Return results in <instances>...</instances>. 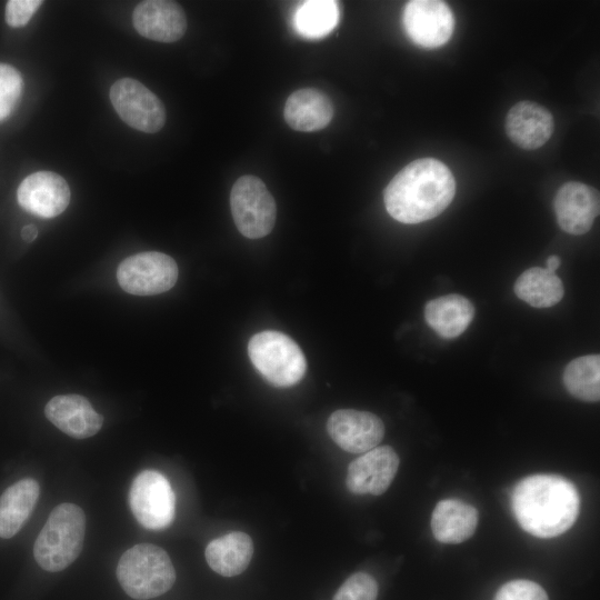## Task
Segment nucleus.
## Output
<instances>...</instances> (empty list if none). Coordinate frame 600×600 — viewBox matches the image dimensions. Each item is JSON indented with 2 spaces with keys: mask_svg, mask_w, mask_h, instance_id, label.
Segmentation results:
<instances>
[{
  "mask_svg": "<svg viewBox=\"0 0 600 600\" xmlns=\"http://www.w3.org/2000/svg\"><path fill=\"white\" fill-rule=\"evenodd\" d=\"M511 509L526 532L537 538H554L576 522L580 496L576 486L564 477L532 474L514 486Z\"/></svg>",
  "mask_w": 600,
  "mask_h": 600,
  "instance_id": "1",
  "label": "nucleus"
},
{
  "mask_svg": "<svg viewBox=\"0 0 600 600\" xmlns=\"http://www.w3.org/2000/svg\"><path fill=\"white\" fill-rule=\"evenodd\" d=\"M456 181L450 169L433 158L417 159L388 183L383 202L399 222L414 224L431 220L451 203Z\"/></svg>",
  "mask_w": 600,
  "mask_h": 600,
  "instance_id": "2",
  "label": "nucleus"
},
{
  "mask_svg": "<svg viewBox=\"0 0 600 600\" xmlns=\"http://www.w3.org/2000/svg\"><path fill=\"white\" fill-rule=\"evenodd\" d=\"M86 532V517L80 507L61 503L49 514L39 532L33 556L37 563L49 572L69 567L80 554Z\"/></svg>",
  "mask_w": 600,
  "mask_h": 600,
  "instance_id": "3",
  "label": "nucleus"
},
{
  "mask_svg": "<svg viewBox=\"0 0 600 600\" xmlns=\"http://www.w3.org/2000/svg\"><path fill=\"white\" fill-rule=\"evenodd\" d=\"M117 578L129 597L148 600L171 589L176 571L166 550L151 543H139L119 559Z\"/></svg>",
  "mask_w": 600,
  "mask_h": 600,
  "instance_id": "4",
  "label": "nucleus"
},
{
  "mask_svg": "<svg viewBox=\"0 0 600 600\" xmlns=\"http://www.w3.org/2000/svg\"><path fill=\"white\" fill-rule=\"evenodd\" d=\"M248 356L254 368L272 386L298 383L306 373L307 360L300 347L286 333L266 330L251 337Z\"/></svg>",
  "mask_w": 600,
  "mask_h": 600,
  "instance_id": "5",
  "label": "nucleus"
},
{
  "mask_svg": "<svg viewBox=\"0 0 600 600\" xmlns=\"http://www.w3.org/2000/svg\"><path fill=\"white\" fill-rule=\"evenodd\" d=\"M230 209L237 229L249 239L266 237L273 229L276 201L264 182L256 176H242L233 183Z\"/></svg>",
  "mask_w": 600,
  "mask_h": 600,
  "instance_id": "6",
  "label": "nucleus"
},
{
  "mask_svg": "<svg viewBox=\"0 0 600 600\" xmlns=\"http://www.w3.org/2000/svg\"><path fill=\"white\" fill-rule=\"evenodd\" d=\"M129 504L137 521L146 529L162 530L174 520V492L168 479L156 470H144L134 478Z\"/></svg>",
  "mask_w": 600,
  "mask_h": 600,
  "instance_id": "7",
  "label": "nucleus"
},
{
  "mask_svg": "<svg viewBox=\"0 0 600 600\" xmlns=\"http://www.w3.org/2000/svg\"><path fill=\"white\" fill-rule=\"evenodd\" d=\"M120 287L134 296H154L170 290L178 279V266L168 254L140 252L122 260L117 270Z\"/></svg>",
  "mask_w": 600,
  "mask_h": 600,
  "instance_id": "8",
  "label": "nucleus"
},
{
  "mask_svg": "<svg viewBox=\"0 0 600 600\" xmlns=\"http://www.w3.org/2000/svg\"><path fill=\"white\" fill-rule=\"evenodd\" d=\"M110 100L119 117L133 129L156 133L164 126L162 101L136 79L117 80L110 88Z\"/></svg>",
  "mask_w": 600,
  "mask_h": 600,
  "instance_id": "9",
  "label": "nucleus"
},
{
  "mask_svg": "<svg viewBox=\"0 0 600 600\" xmlns=\"http://www.w3.org/2000/svg\"><path fill=\"white\" fill-rule=\"evenodd\" d=\"M403 26L414 43L431 49L449 41L454 29V17L442 1L412 0L406 4Z\"/></svg>",
  "mask_w": 600,
  "mask_h": 600,
  "instance_id": "10",
  "label": "nucleus"
},
{
  "mask_svg": "<svg viewBox=\"0 0 600 600\" xmlns=\"http://www.w3.org/2000/svg\"><path fill=\"white\" fill-rule=\"evenodd\" d=\"M327 430L334 443L350 453H364L378 447L384 436V426L378 416L354 409L332 412Z\"/></svg>",
  "mask_w": 600,
  "mask_h": 600,
  "instance_id": "11",
  "label": "nucleus"
},
{
  "mask_svg": "<svg viewBox=\"0 0 600 600\" xmlns=\"http://www.w3.org/2000/svg\"><path fill=\"white\" fill-rule=\"evenodd\" d=\"M399 463V457L393 448L376 447L348 466L346 486L354 494L380 496L392 483Z\"/></svg>",
  "mask_w": 600,
  "mask_h": 600,
  "instance_id": "12",
  "label": "nucleus"
},
{
  "mask_svg": "<svg viewBox=\"0 0 600 600\" xmlns=\"http://www.w3.org/2000/svg\"><path fill=\"white\" fill-rule=\"evenodd\" d=\"M70 197L67 181L51 171H38L27 176L17 191L21 208L44 219L62 213L70 202Z\"/></svg>",
  "mask_w": 600,
  "mask_h": 600,
  "instance_id": "13",
  "label": "nucleus"
},
{
  "mask_svg": "<svg viewBox=\"0 0 600 600\" xmlns=\"http://www.w3.org/2000/svg\"><path fill=\"white\" fill-rule=\"evenodd\" d=\"M559 227L567 233H587L599 214V192L582 182L570 181L557 192L553 201Z\"/></svg>",
  "mask_w": 600,
  "mask_h": 600,
  "instance_id": "14",
  "label": "nucleus"
},
{
  "mask_svg": "<svg viewBox=\"0 0 600 600\" xmlns=\"http://www.w3.org/2000/svg\"><path fill=\"white\" fill-rule=\"evenodd\" d=\"M132 22L142 37L166 43L178 41L187 30L182 7L168 0L140 2L133 10Z\"/></svg>",
  "mask_w": 600,
  "mask_h": 600,
  "instance_id": "15",
  "label": "nucleus"
},
{
  "mask_svg": "<svg viewBox=\"0 0 600 600\" xmlns=\"http://www.w3.org/2000/svg\"><path fill=\"white\" fill-rule=\"evenodd\" d=\"M553 117L543 106L532 101L516 103L506 117L510 140L526 150L542 147L553 133Z\"/></svg>",
  "mask_w": 600,
  "mask_h": 600,
  "instance_id": "16",
  "label": "nucleus"
},
{
  "mask_svg": "<svg viewBox=\"0 0 600 600\" xmlns=\"http://www.w3.org/2000/svg\"><path fill=\"white\" fill-rule=\"evenodd\" d=\"M44 413L58 429L74 439L94 436L103 423V418L79 394L53 397L47 403Z\"/></svg>",
  "mask_w": 600,
  "mask_h": 600,
  "instance_id": "17",
  "label": "nucleus"
},
{
  "mask_svg": "<svg viewBox=\"0 0 600 600\" xmlns=\"http://www.w3.org/2000/svg\"><path fill=\"white\" fill-rule=\"evenodd\" d=\"M333 117L330 98L314 88H302L293 91L283 108L287 124L301 132H311L327 127Z\"/></svg>",
  "mask_w": 600,
  "mask_h": 600,
  "instance_id": "18",
  "label": "nucleus"
},
{
  "mask_svg": "<svg viewBox=\"0 0 600 600\" xmlns=\"http://www.w3.org/2000/svg\"><path fill=\"white\" fill-rule=\"evenodd\" d=\"M478 521L473 506L459 499H444L432 511L431 531L440 543H461L473 536Z\"/></svg>",
  "mask_w": 600,
  "mask_h": 600,
  "instance_id": "19",
  "label": "nucleus"
},
{
  "mask_svg": "<svg viewBox=\"0 0 600 600\" xmlns=\"http://www.w3.org/2000/svg\"><path fill=\"white\" fill-rule=\"evenodd\" d=\"M252 554V539L242 531L229 532L213 539L204 551L209 567L223 577L242 573L248 568Z\"/></svg>",
  "mask_w": 600,
  "mask_h": 600,
  "instance_id": "20",
  "label": "nucleus"
},
{
  "mask_svg": "<svg viewBox=\"0 0 600 600\" xmlns=\"http://www.w3.org/2000/svg\"><path fill=\"white\" fill-rule=\"evenodd\" d=\"M473 316V304L460 294L432 299L424 308L427 324L444 339H453L462 334Z\"/></svg>",
  "mask_w": 600,
  "mask_h": 600,
  "instance_id": "21",
  "label": "nucleus"
},
{
  "mask_svg": "<svg viewBox=\"0 0 600 600\" xmlns=\"http://www.w3.org/2000/svg\"><path fill=\"white\" fill-rule=\"evenodd\" d=\"M40 494L39 483L31 478L19 480L0 497V538L17 534L30 517Z\"/></svg>",
  "mask_w": 600,
  "mask_h": 600,
  "instance_id": "22",
  "label": "nucleus"
},
{
  "mask_svg": "<svg viewBox=\"0 0 600 600\" xmlns=\"http://www.w3.org/2000/svg\"><path fill=\"white\" fill-rule=\"evenodd\" d=\"M514 292L533 308H550L560 302L564 290L561 279L554 272L533 267L516 280Z\"/></svg>",
  "mask_w": 600,
  "mask_h": 600,
  "instance_id": "23",
  "label": "nucleus"
},
{
  "mask_svg": "<svg viewBox=\"0 0 600 600\" xmlns=\"http://www.w3.org/2000/svg\"><path fill=\"white\" fill-rule=\"evenodd\" d=\"M339 6L332 0H310L300 3L293 16V27L307 39H320L338 24Z\"/></svg>",
  "mask_w": 600,
  "mask_h": 600,
  "instance_id": "24",
  "label": "nucleus"
},
{
  "mask_svg": "<svg viewBox=\"0 0 600 600\" xmlns=\"http://www.w3.org/2000/svg\"><path fill=\"white\" fill-rule=\"evenodd\" d=\"M562 380L568 392L582 401L597 402L600 399V356L587 354L570 361Z\"/></svg>",
  "mask_w": 600,
  "mask_h": 600,
  "instance_id": "25",
  "label": "nucleus"
},
{
  "mask_svg": "<svg viewBox=\"0 0 600 600\" xmlns=\"http://www.w3.org/2000/svg\"><path fill=\"white\" fill-rule=\"evenodd\" d=\"M23 90L20 72L12 66L0 63V122L18 106Z\"/></svg>",
  "mask_w": 600,
  "mask_h": 600,
  "instance_id": "26",
  "label": "nucleus"
},
{
  "mask_svg": "<svg viewBox=\"0 0 600 600\" xmlns=\"http://www.w3.org/2000/svg\"><path fill=\"white\" fill-rule=\"evenodd\" d=\"M378 583L367 572L351 574L338 589L332 600H377Z\"/></svg>",
  "mask_w": 600,
  "mask_h": 600,
  "instance_id": "27",
  "label": "nucleus"
},
{
  "mask_svg": "<svg viewBox=\"0 0 600 600\" xmlns=\"http://www.w3.org/2000/svg\"><path fill=\"white\" fill-rule=\"evenodd\" d=\"M493 600H549L544 589L527 579L511 580L497 591Z\"/></svg>",
  "mask_w": 600,
  "mask_h": 600,
  "instance_id": "28",
  "label": "nucleus"
},
{
  "mask_svg": "<svg viewBox=\"0 0 600 600\" xmlns=\"http://www.w3.org/2000/svg\"><path fill=\"white\" fill-rule=\"evenodd\" d=\"M40 0H10L6 4V21L12 28L26 26L40 8Z\"/></svg>",
  "mask_w": 600,
  "mask_h": 600,
  "instance_id": "29",
  "label": "nucleus"
},
{
  "mask_svg": "<svg viewBox=\"0 0 600 600\" xmlns=\"http://www.w3.org/2000/svg\"><path fill=\"white\" fill-rule=\"evenodd\" d=\"M21 236L26 242H32L38 236V229L33 224H27L22 228Z\"/></svg>",
  "mask_w": 600,
  "mask_h": 600,
  "instance_id": "30",
  "label": "nucleus"
},
{
  "mask_svg": "<svg viewBox=\"0 0 600 600\" xmlns=\"http://www.w3.org/2000/svg\"><path fill=\"white\" fill-rule=\"evenodd\" d=\"M560 263H561L560 258L558 256H556V254H552V256L548 257V259H547L546 269L551 271V272H554L559 268Z\"/></svg>",
  "mask_w": 600,
  "mask_h": 600,
  "instance_id": "31",
  "label": "nucleus"
}]
</instances>
